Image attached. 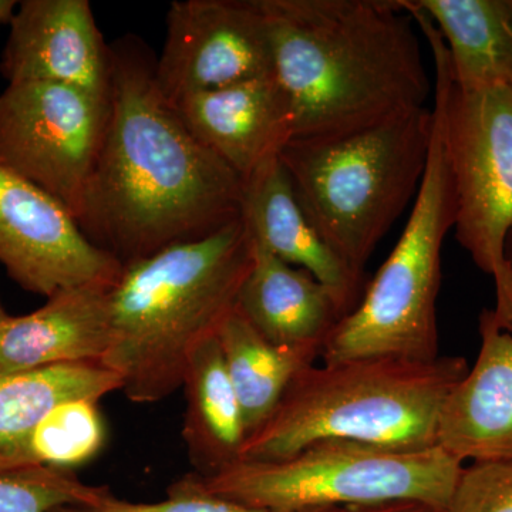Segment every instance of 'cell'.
I'll return each mask as SVG.
<instances>
[{"label": "cell", "mask_w": 512, "mask_h": 512, "mask_svg": "<svg viewBox=\"0 0 512 512\" xmlns=\"http://www.w3.org/2000/svg\"><path fill=\"white\" fill-rule=\"evenodd\" d=\"M106 133L77 224L126 266L241 220L244 180L184 126L136 36L110 45Z\"/></svg>", "instance_id": "cell-1"}, {"label": "cell", "mask_w": 512, "mask_h": 512, "mask_svg": "<svg viewBox=\"0 0 512 512\" xmlns=\"http://www.w3.org/2000/svg\"><path fill=\"white\" fill-rule=\"evenodd\" d=\"M293 138L333 136L419 109L431 82L399 0H259Z\"/></svg>", "instance_id": "cell-2"}, {"label": "cell", "mask_w": 512, "mask_h": 512, "mask_svg": "<svg viewBox=\"0 0 512 512\" xmlns=\"http://www.w3.org/2000/svg\"><path fill=\"white\" fill-rule=\"evenodd\" d=\"M251 261L239 220L123 266L110 289L111 345L101 363L130 402H161L183 387L195 350L237 308Z\"/></svg>", "instance_id": "cell-3"}, {"label": "cell", "mask_w": 512, "mask_h": 512, "mask_svg": "<svg viewBox=\"0 0 512 512\" xmlns=\"http://www.w3.org/2000/svg\"><path fill=\"white\" fill-rule=\"evenodd\" d=\"M468 369L461 356L308 366L245 441L241 460H278L326 439L402 451L436 447L444 404Z\"/></svg>", "instance_id": "cell-4"}, {"label": "cell", "mask_w": 512, "mask_h": 512, "mask_svg": "<svg viewBox=\"0 0 512 512\" xmlns=\"http://www.w3.org/2000/svg\"><path fill=\"white\" fill-rule=\"evenodd\" d=\"M431 133L424 106L348 133L292 138L279 154L312 227L356 274L416 198Z\"/></svg>", "instance_id": "cell-5"}, {"label": "cell", "mask_w": 512, "mask_h": 512, "mask_svg": "<svg viewBox=\"0 0 512 512\" xmlns=\"http://www.w3.org/2000/svg\"><path fill=\"white\" fill-rule=\"evenodd\" d=\"M426 171L396 247L355 309L325 340L322 363L372 357L431 362L440 356L437 296L444 239L456 224V191L443 120L433 106Z\"/></svg>", "instance_id": "cell-6"}, {"label": "cell", "mask_w": 512, "mask_h": 512, "mask_svg": "<svg viewBox=\"0 0 512 512\" xmlns=\"http://www.w3.org/2000/svg\"><path fill=\"white\" fill-rule=\"evenodd\" d=\"M464 464L439 446L402 451L326 439L278 460H239L212 476L208 493L265 512L413 501L443 512Z\"/></svg>", "instance_id": "cell-7"}, {"label": "cell", "mask_w": 512, "mask_h": 512, "mask_svg": "<svg viewBox=\"0 0 512 512\" xmlns=\"http://www.w3.org/2000/svg\"><path fill=\"white\" fill-rule=\"evenodd\" d=\"M402 6L434 57V107L443 120L456 191L458 244L493 278L495 319L512 333V285L505 262L512 231V84L458 87L439 30L410 0H402Z\"/></svg>", "instance_id": "cell-8"}, {"label": "cell", "mask_w": 512, "mask_h": 512, "mask_svg": "<svg viewBox=\"0 0 512 512\" xmlns=\"http://www.w3.org/2000/svg\"><path fill=\"white\" fill-rule=\"evenodd\" d=\"M107 117L109 100L83 90L10 83L0 94V167L55 198L77 221Z\"/></svg>", "instance_id": "cell-9"}, {"label": "cell", "mask_w": 512, "mask_h": 512, "mask_svg": "<svg viewBox=\"0 0 512 512\" xmlns=\"http://www.w3.org/2000/svg\"><path fill=\"white\" fill-rule=\"evenodd\" d=\"M274 76L271 29L259 0H177L167 13L156 82L170 104Z\"/></svg>", "instance_id": "cell-10"}, {"label": "cell", "mask_w": 512, "mask_h": 512, "mask_svg": "<svg viewBox=\"0 0 512 512\" xmlns=\"http://www.w3.org/2000/svg\"><path fill=\"white\" fill-rule=\"evenodd\" d=\"M0 264L45 298L87 284L113 285L123 265L94 247L55 198L0 167Z\"/></svg>", "instance_id": "cell-11"}, {"label": "cell", "mask_w": 512, "mask_h": 512, "mask_svg": "<svg viewBox=\"0 0 512 512\" xmlns=\"http://www.w3.org/2000/svg\"><path fill=\"white\" fill-rule=\"evenodd\" d=\"M0 59L8 83L64 84L109 100L110 45L87 0H23Z\"/></svg>", "instance_id": "cell-12"}, {"label": "cell", "mask_w": 512, "mask_h": 512, "mask_svg": "<svg viewBox=\"0 0 512 512\" xmlns=\"http://www.w3.org/2000/svg\"><path fill=\"white\" fill-rule=\"evenodd\" d=\"M171 106L195 140L242 180L293 138L291 106L274 76L192 94Z\"/></svg>", "instance_id": "cell-13"}, {"label": "cell", "mask_w": 512, "mask_h": 512, "mask_svg": "<svg viewBox=\"0 0 512 512\" xmlns=\"http://www.w3.org/2000/svg\"><path fill=\"white\" fill-rule=\"evenodd\" d=\"M480 350L441 412L437 446L461 463L512 461V333L493 309L478 319Z\"/></svg>", "instance_id": "cell-14"}, {"label": "cell", "mask_w": 512, "mask_h": 512, "mask_svg": "<svg viewBox=\"0 0 512 512\" xmlns=\"http://www.w3.org/2000/svg\"><path fill=\"white\" fill-rule=\"evenodd\" d=\"M241 220L254 244L325 285L343 315L356 308L365 293V275L352 271L319 237L296 200L279 156L244 180Z\"/></svg>", "instance_id": "cell-15"}, {"label": "cell", "mask_w": 512, "mask_h": 512, "mask_svg": "<svg viewBox=\"0 0 512 512\" xmlns=\"http://www.w3.org/2000/svg\"><path fill=\"white\" fill-rule=\"evenodd\" d=\"M113 285L63 289L28 315H9L0 323V376L63 363L103 362L111 345Z\"/></svg>", "instance_id": "cell-16"}, {"label": "cell", "mask_w": 512, "mask_h": 512, "mask_svg": "<svg viewBox=\"0 0 512 512\" xmlns=\"http://www.w3.org/2000/svg\"><path fill=\"white\" fill-rule=\"evenodd\" d=\"M237 309L272 343L309 346L320 352L345 316L335 295L315 276L286 264L254 242Z\"/></svg>", "instance_id": "cell-17"}, {"label": "cell", "mask_w": 512, "mask_h": 512, "mask_svg": "<svg viewBox=\"0 0 512 512\" xmlns=\"http://www.w3.org/2000/svg\"><path fill=\"white\" fill-rule=\"evenodd\" d=\"M121 392L117 373L100 362L63 363L0 376V474L26 470L30 436L67 400Z\"/></svg>", "instance_id": "cell-18"}, {"label": "cell", "mask_w": 512, "mask_h": 512, "mask_svg": "<svg viewBox=\"0 0 512 512\" xmlns=\"http://www.w3.org/2000/svg\"><path fill=\"white\" fill-rule=\"evenodd\" d=\"M183 439L194 473L212 476L241 460L244 416L217 336L195 350L185 373Z\"/></svg>", "instance_id": "cell-19"}, {"label": "cell", "mask_w": 512, "mask_h": 512, "mask_svg": "<svg viewBox=\"0 0 512 512\" xmlns=\"http://www.w3.org/2000/svg\"><path fill=\"white\" fill-rule=\"evenodd\" d=\"M439 30L461 89L512 84V0H412Z\"/></svg>", "instance_id": "cell-20"}, {"label": "cell", "mask_w": 512, "mask_h": 512, "mask_svg": "<svg viewBox=\"0 0 512 512\" xmlns=\"http://www.w3.org/2000/svg\"><path fill=\"white\" fill-rule=\"evenodd\" d=\"M218 339L248 439L268 420L298 373L315 365L320 349L276 345L261 335L237 308L222 323Z\"/></svg>", "instance_id": "cell-21"}, {"label": "cell", "mask_w": 512, "mask_h": 512, "mask_svg": "<svg viewBox=\"0 0 512 512\" xmlns=\"http://www.w3.org/2000/svg\"><path fill=\"white\" fill-rule=\"evenodd\" d=\"M99 400L73 399L55 407L30 436L28 467L74 471L94 460L106 444Z\"/></svg>", "instance_id": "cell-22"}, {"label": "cell", "mask_w": 512, "mask_h": 512, "mask_svg": "<svg viewBox=\"0 0 512 512\" xmlns=\"http://www.w3.org/2000/svg\"><path fill=\"white\" fill-rule=\"evenodd\" d=\"M107 485L84 483L74 471L49 467L0 474V512H52L63 505L92 503Z\"/></svg>", "instance_id": "cell-23"}, {"label": "cell", "mask_w": 512, "mask_h": 512, "mask_svg": "<svg viewBox=\"0 0 512 512\" xmlns=\"http://www.w3.org/2000/svg\"><path fill=\"white\" fill-rule=\"evenodd\" d=\"M52 512H265L208 493L191 474L171 484L167 497L157 503H134L107 490L92 503L70 504Z\"/></svg>", "instance_id": "cell-24"}, {"label": "cell", "mask_w": 512, "mask_h": 512, "mask_svg": "<svg viewBox=\"0 0 512 512\" xmlns=\"http://www.w3.org/2000/svg\"><path fill=\"white\" fill-rule=\"evenodd\" d=\"M443 512H512V461L464 466Z\"/></svg>", "instance_id": "cell-25"}, {"label": "cell", "mask_w": 512, "mask_h": 512, "mask_svg": "<svg viewBox=\"0 0 512 512\" xmlns=\"http://www.w3.org/2000/svg\"><path fill=\"white\" fill-rule=\"evenodd\" d=\"M301 512H441L430 505L399 501V503L373 505H338V507L312 508Z\"/></svg>", "instance_id": "cell-26"}, {"label": "cell", "mask_w": 512, "mask_h": 512, "mask_svg": "<svg viewBox=\"0 0 512 512\" xmlns=\"http://www.w3.org/2000/svg\"><path fill=\"white\" fill-rule=\"evenodd\" d=\"M18 3L15 0H0V25L10 22L13 13L18 8Z\"/></svg>", "instance_id": "cell-27"}, {"label": "cell", "mask_w": 512, "mask_h": 512, "mask_svg": "<svg viewBox=\"0 0 512 512\" xmlns=\"http://www.w3.org/2000/svg\"><path fill=\"white\" fill-rule=\"evenodd\" d=\"M505 262H507L508 274H510L512 285V231L505 242Z\"/></svg>", "instance_id": "cell-28"}, {"label": "cell", "mask_w": 512, "mask_h": 512, "mask_svg": "<svg viewBox=\"0 0 512 512\" xmlns=\"http://www.w3.org/2000/svg\"><path fill=\"white\" fill-rule=\"evenodd\" d=\"M9 313L5 311V308H3V303L0 301V323L3 322L6 318H8Z\"/></svg>", "instance_id": "cell-29"}]
</instances>
